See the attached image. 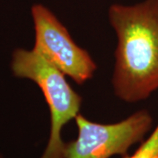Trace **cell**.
I'll return each mask as SVG.
<instances>
[{"label":"cell","mask_w":158,"mask_h":158,"mask_svg":"<svg viewBox=\"0 0 158 158\" xmlns=\"http://www.w3.org/2000/svg\"><path fill=\"white\" fill-rule=\"evenodd\" d=\"M109 21L117 35L112 85L114 94L137 103L158 90V0L114 4Z\"/></svg>","instance_id":"1"},{"label":"cell","mask_w":158,"mask_h":158,"mask_svg":"<svg viewBox=\"0 0 158 158\" xmlns=\"http://www.w3.org/2000/svg\"><path fill=\"white\" fill-rule=\"evenodd\" d=\"M12 74L38 85L50 112V135L40 158H64L62 130L79 114L82 97L69 84L66 76L34 49L17 48L11 56Z\"/></svg>","instance_id":"2"},{"label":"cell","mask_w":158,"mask_h":158,"mask_svg":"<svg viewBox=\"0 0 158 158\" xmlns=\"http://www.w3.org/2000/svg\"><path fill=\"white\" fill-rule=\"evenodd\" d=\"M76 140L65 144L64 158H110L125 155L131 146L143 140L153 124L151 114L140 110L121 121L101 124L79 113Z\"/></svg>","instance_id":"3"},{"label":"cell","mask_w":158,"mask_h":158,"mask_svg":"<svg viewBox=\"0 0 158 158\" xmlns=\"http://www.w3.org/2000/svg\"><path fill=\"white\" fill-rule=\"evenodd\" d=\"M34 21L33 49L77 85H84L94 76L97 63L78 46L68 29L45 6L35 4L31 8Z\"/></svg>","instance_id":"4"},{"label":"cell","mask_w":158,"mask_h":158,"mask_svg":"<svg viewBox=\"0 0 158 158\" xmlns=\"http://www.w3.org/2000/svg\"><path fill=\"white\" fill-rule=\"evenodd\" d=\"M124 158H158V124L135 152Z\"/></svg>","instance_id":"5"},{"label":"cell","mask_w":158,"mask_h":158,"mask_svg":"<svg viewBox=\"0 0 158 158\" xmlns=\"http://www.w3.org/2000/svg\"><path fill=\"white\" fill-rule=\"evenodd\" d=\"M0 158H1V157H0Z\"/></svg>","instance_id":"6"}]
</instances>
